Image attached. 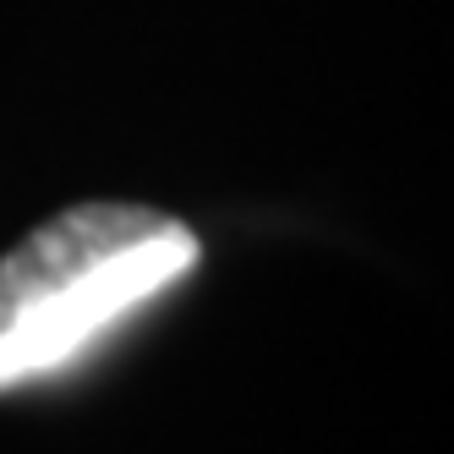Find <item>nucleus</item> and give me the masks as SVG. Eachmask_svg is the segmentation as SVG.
I'll return each instance as SVG.
<instances>
[{
	"instance_id": "f257e3e1",
	"label": "nucleus",
	"mask_w": 454,
	"mask_h": 454,
	"mask_svg": "<svg viewBox=\"0 0 454 454\" xmlns=\"http://www.w3.org/2000/svg\"><path fill=\"white\" fill-rule=\"evenodd\" d=\"M198 257L192 224L137 203H77L27 231L0 257V395L72 367Z\"/></svg>"
}]
</instances>
